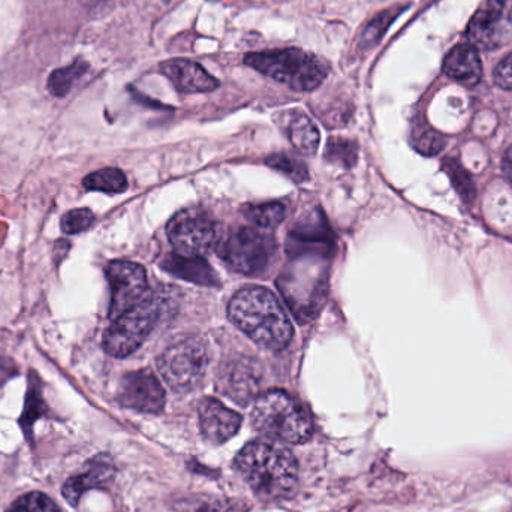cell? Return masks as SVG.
<instances>
[{"instance_id": "1", "label": "cell", "mask_w": 512, "mask_h": 512, "mask_svg": "<svg viewBox=\"0 0 512 512\" xmlns=\"http://www.w3.org/2000/svg\"><path fill=\"white\" fill-rule=\"evenodd\" d=\"M237 328L261 348L280 351L291 343L294 328L276 295L261 286L240 289L228 304Z\"/></svg>"}, {"instance_id": "2", "label": "cell", "mask_w": 512, "mask_h": 512, "mask_svg": "<svg viewBox=\"0 0 512 512\" xmlns=\"http://www.w3.org/2000/svg\"><path fill=\"white\" fill-rule=\"evenodd\" d=\"M236 469L265 501L288 498L297 489V459L285 445L273 439L246 445L237 456Z\"/></svg>"}, {"instance_id": "3", "label": "cell", "mask_w": 512, "mask_h": 512, "mask_svg": "<svg viewBox=\"0 0 512 512\" xmlns=\"http://www.w3.org/2000/svg\"><path fill=\"white\" fill-rule=\"evenodd\" d=\"M322 256L292 258L277 280L283 300L300 322L318 316L327 300L328 268Z\"/></svg>"}, {"instance_id": "4", "label": "cell", "mask_w": 512, "mask_h": 512, "mask_svg": "<svg viewBox=\"0 0 512 512\" xmlns=\"http://www.w3.org/2000/svg\"><path fill=\"white\" fill-rule=\"evenodd\" d=\"M252 424L268 439L286 444H303L313 433L312 420L306 409L280 390H270L256 397Z\"/></svg>"}, {"instance_id": "5", "label": "cell", "mask_w": 512, "mask_h": 512, "mask_svg": "<svg viewBox=\"0 0 512 512\" xmlns=\"http://www.w3.org/2000/svg\"><path fill=\"white\" fill-rule=\"evenodd\" d=\"M245 63L297 92L315 90L328 74L324 60L298 48L249 53Z\"/></svg>"}, {"instance_id": "6", "label": "cell", "mask_w": 512, "mask_h": 512, "mask_svg": "<svg viewBox=\"0 0 512 512\" xmlns=\"http://www.w3.org/2000/svg\"><path fill=\"white\" fill-rule=\"evenodd\" d=\"M162 304L164 300L149 291L137 306L113 319L102 340L105 352L114 358H125L137 351L161 319Z\"/></svg>"}, {"instance_id": "7", "label": "cell", "mask_w": 512, "mask_h": 512, "mask_svg": "<svg viewBox=\"0 0 512 512\" xmlns=\"http://www.w3.org/2000/svg\"><path fill=\"white\" fill-rule=\"evenodd\" d=\"M209 366V348L197 336H185L171 343L159 358V372L174 391L186 393L197 388Z\"/></svg>"}, {"instance_id": "8", "label": "cell", "mask_w": 512, "mask_h": 512, "mask_svg": "<svg viewBox=\"0 0 512 512\" xmlns=\"http://www.w3.org/2000/svg\"><path fill=\"white\" fill-rule=\"evenodd\" d=\"M216 252L231 270L255 276L270 264L274 242L255 228H237L227 236H221Z\"/></svg>"}, {"instance_id": "9", "label": "cell", "mask_w": 512, "mask_h": 512, "mask_svg": "<svg viewBox=\"0 0 512 512\" xmlns=\"http://www.w3.org/2000/svg\"><path fill=\"white\" fill-rule=\"evenodd\" d=\"M168 239L177 254L203 256L216 249L221 240V228L201 210L177 213L167 227Z\"/></svg>"}, {"instance_id": "10", "label": "cell", "mask_w": 512, "mask_h": 512, "mask_svg": "<svg viewBox=\"0 0 512 512\" xmlns=\"http://www.w3.org/2000/svg\"><path fill=\"white\" fill-rule=\"evenodd\" d=\"M469 44L480 50H498L512 41V0H486L466 29Z\"/></svg>"}, {"instance_id": "11", "label": "cell", "mask_w": 512, "mask_h": 512, "mask_svg": "<svg viewBox=\"0 0 512 512\" xmlns=\"http://www.w3.org/2000/svg\"><path fill=\"white\" fill-rule=\"evenodd\" d=\"M111 288L108 316L111 321L137 306L149 294V280L143 265L131 261H113L105 268Z\"/></svg>"}, {"instance_id": "12", "label": "cell", "mask_w": 512, "mask_h": 512, "mask_svg": "<svg viewBox=\"0 0 512 512\" xmlns=\"http://www.w3.org/2000/svg\"><path fill=\"white\" fill-rule=\"evenodd\" d=\"M333 248V236L321 210H313L304 215L303 219H298L289 233L288 245H286L291 258H298V256L328 258Z\"/></svg>"}, {"instance_id": "13", "label": "cell", "mask_w": 512, "mask_h": 512, "mask_svg": "<svg viewBox=\"0 0 512 512\" xmlns=\"http://www.w3.org/2000/svg\"><path fill=\"white\" fill-rule=\"evenodd\" d=\"M119 400L123 406L134 411L159 414L164 409L165 391L152 370H137L122 379Z\"/></svg>"}, {"instance_id": "14", "label": "cell", "mask_w": 512, "mask_h": 512, "mask_svg": "<svg viewBox=\"0 0 512 512\" xmlns=\"http://www.w3.org/2000/svg\"><path fill=\"white\" fill-rule=\"evenodd\" d=\"M262 372L259 364L252 358H239L231 361L219 373V390L225 396L236 400L240 405H248L258 397Z\"/></svg>"}, {"instance_id": "15", "label": "cell", "mask_w": 512, "mask_h": 512, "mask_svg": "<svg viewBox=\"0 0 512 512\" xmlns=\"http://www.w3.org/2000/svg\"><path fill=\"white\" fill-rule=\"evenodd\" d=\"M198 417L204 438L213 444L230 441L242 427V417L216 399H204Z\"/></svg>"}, {"instance_id": "16", "label": "cell", "mask_w": 512, "mask_h": 512, "mask_svg": "<svg viewBox=\"0 0 512 512\" xmlns=\"http://www.w3.org/2000/svg\"><path fill=\"white\" fill-rule=\"evenodd\" d=\"M161 72L182 93H206L218 89L219 81L200 63L188 59H171L161 63Z\"/></svg>"}, {"instance_id": "17", "label": "cell", "mask_w": 512, "mask_h": 512, "mask_svg": "<svg viewBox=\"0 0 512 512\" xmlns=\"http://www.w3.org/2000/svg\"><path fill=\"white\" fill-rule=\"evenodd\" d=\"M116 475L113 460L101 454L90 460L81 474L69 478L63 486V496L71 505H77L81 496L92 489H102L113 481Z\"/></svg>"}, {"instance_id": "18", "label": "cell", "mask_w": 512, "mask_h": 512, "mask_svg": "<svg viewBox=\"0 0 512 512\" xmlns=\"http://www.w3.org/2000/svg\"><path fill=\"white\" fill-rule=\"evenodd\" d=\"M444 72L448 77L468 87L480 83L483 77V65H481L477 48L469 42L456 45L445 57Z\"/></svg>"}, {"instance_id": "19", "label": "cell", "mask_w": 512, "mask_h": 512, "mask_svg": "<svg viewBox=\"0 0 512 512\" xmlns=\"http://www.w3.org/2000/svg\"><path fill=\"white\" fill-rule=\"evenodd\" d=\"M162 268L173 276L201 286H219V277L203 256L168 255Z\"/></svg>"}, {"instance_id": "20", "label": "cell", "mask_w": 512, "mask_h": 512, "mask_svg": "<svg viewBox=\"0 0 512 512\" xmlns=\"http://www.w3.org/2000/svg\"><path fill=\"white\" fill-rule=\"evenodd\" d=\"M286 134L292 146L303 155H315L319 146V131L306 114L292 113L286 123Z\"/></svg>"}, {"instance_id": "21", "label": "cell", "mask_w": 512, "mask_h": 512, "mask_svg": "<svg viewBox=\"0 0 512 512\" xmlns=\"http://www.w3.org/2000/svg\"><path fill=\"white\" fill-rule=\"evenodd\" d=\"M174 510L179 512H248L249 507L237 499L213 496H183L174 499Z\"/></svg>"}, {"instance_id": "22", "label": "cell", "mask_w": 512, "mask_h": 512, "mask_svg": "<svg viewBox=\"0 0 512 512\" xmlns=\"http://www.w3.org/2000/svg\"><path fill=\"white\" fill-rule=\"evenodd\" d=\"M83 186L87 191L104 192V194H122L128 189V179L117 168H104L84 177Z\"/></svg>"}, {"instance_id": "23", "label": "cell", "mask_w": 512, "mask_h": 512, "mask_svg": "<svg viewBox=\"0 0 512 512\" xmlns=\"http://www.w3.org/2000/svg\"><path fill=\"white\" fill-rule=\"evenodd\" d=\"M89 65L83 60H75L72 65L65 66V68L56 69L53 74L48 77V90L51 95L56 98H65L71 92L74 84L86 74Z\"/></svg>"}, {"instance_id": "24", "label": "cell", "mask_w": 512, "mask_h": 512, "mask_svg": "<svg viewBox=\"0 0 512 512\" xmlns=\"http://www.w3.org/2000/svg\"><path fill=\"white\" fill-rule=\"evenodd\" d=\"M243 215L256 227L268 230V228H276L285 221L286 207L280 203L252 204L243 209Z\"/></svg>"}, {"instance_id": "25", "label": "cell", "mask_w": 512, "mask_h": 512, "mask_svg": "<svg viewBox=\"0 0 512 512\" xmlns=\"http://www.w3.org/2000/svg\"><path fill=\"white\" fill-rule=\"evenodd\" d=\"M47 411L44 397H42L41 381L35 372H30L29 390H27L26 408H24L23 417H21V427L29 432L33 421L38 420L41 415Z\"/></svg>"}, {"instance_id": "26", "label": "cell", "mask_w": 512, "mask_h": 512, "mask_svg": "<svg viewBox=\"0 0 512 512\" xmlns=\"http://www.w3.org/2000/svg\"><path fill=\"white\" fill-rule=\"evenodd\" d=\"M403 8H391L387 9V11L381 12V14L376 15L369 24H367L366 29L363 30L360 36V47L361 48H372L373 45L378 44L381 41L384 33L387 32L388 27L391 26L394 20H396L397 15L402 12Z\"/></svg>"}, {"instance_id": "27", "label": "cell", "mask_w": 512, "mask_h": 512, "mask_svg": "<svg viewBox=\"0 0 512 512\" xmlns=\"http://www.w3.org/2000/svg\"><path fill=\"white\" fill-rule=\"evenodd\" d=\"M265 164L279 173L285 174L286 177L295 183H303L309 179V170L307 165L294 156L285 155V153H277L265 159Z\"/></svg>"}, {"instance_id": "28", "label": "cell", "mask_w": 512, "mask_h": 512, "mask_svg": "<svg viewBox=\"0 0 512 512\" xmlns=\"http://www.w3.org/2000/svg\"><path fill=\"white\" fill-rule=\"evenodd\" d=\"M358 147L354 141L345 140V138H331L327 144L328 161L333 164L342 165V167H352L357 161Z\"/></svg>"}, {"instance_id": "29", "label": "cell", "mask_w": 512, "mask_h": 512, "mask_svg": "<svg viewBox=\"0 0 512 512\" xmlns=\"http://www.w3.org/2000/svg\"><path fill=\"white\" fill-rule=\"evenodd\" d=\"M95 222V215L89 209H75L66 213L60 221V228L68 236L84 233Z\"/></svg>"}, {"instance_id": "30", "label": "cell", "mask_w": 512, "mask_h": 512, "mask_svg": "<svg viewBox=\"0 0 512 512\" xmlns=\"http://www.w3.org/2000/svg\"><path fill=\"white\" fill-rule=\"evenodd\" d=\"M8 512H60L53 501L42 493H29L12 504Z\"/></svg>"}, {"instance_id": "31", "label": "cell", "mask_w": 512, "mask_h": 512, "mask_svg": "<svg viewBox=\"0 0 512 512\" xmlns=\"http://www.w3.org/2000/svg\"><path fill=\"white\" fill-rule=\"evenodd\" d=\"M445 170H447L450 179L453 180V185L456 186L459 194L466 200H472L475 192L474 183H472L471 177L466 174V171L453 159H448Z\"/></svg>"}, {"instance_id": "32", "label": "cell", "mask_w": 512, "mask_h": 512, "mask_svg": "<svg viewBox=\"0 0 512 512\" xmlns=\"http://www.w3.org/2000/svg\"><path fill=\"white\" fill-rule=\"evenodd\" d=\"M444 146V138L436 132H426L418 141L417 149L424 155H436Z\"/></svg>"}, {"instance_id": "33", "label": "cell", "mask_w": 512, "mask_h": 512, "mask_svg": "<svg viewBox=\"0 0 512 512\" xmlns=\"http://www.w3.org/2000/svg\"><path fill=\"white\" fill-rule=\"evenodd\" d=\"M495 81L502 89H512V54L499 63L495 71Z\"/></svg>"}, {"instance_id": "34", "label": "cell", "mask_w": 512, "mask_h": 512, "mask_svg": "<svg viewBox=\"0 0 512 512\" xmlns=\"http://www.w3.org/2000/svg\"><path fill=\"white\" fill-rule=\"evenodd\" d=\"M504 171L507 174L508 179L512 183V146L508 149L507 155L504 159Z\"/></svg>"}, {"instance_id": "35", "label": "cell", "mask_w": 512, "mask_h": 512, "mask_svg": "<svg viewBox=\"0 0 512 512\" xmlns=\"http://www.w3.org/2000/svg\"><path fill=\"white\" fill-rule=\"evenodd\" d=\"M11 366L12 364L9 363H0V385H2L3 381H5V379L8 378L9 375H11V373H9V367Z\"/></svg>"}]
</instances>
